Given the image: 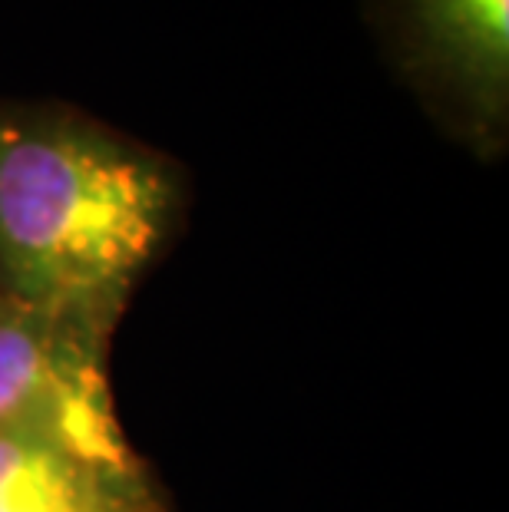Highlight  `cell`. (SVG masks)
Here are the masks:
<instances>
[{
	"mask_svg": "<svg viewBox=\"0 0 509 512\" xmlns=\"http://www.w3.org/2000/svg\"><path fill=\"white\" fill-rule=\"evenodd\" d=\"M176 209L156 152L77 110L0 103V294L116 328Z\"/></svg>",
	"mask_w": 509,
	"mask_h": 512,
	"instance_id": "1",
	"label": "cell"
},
{
	"mask_svg": "<svg viewBox=\"0 0 509 512\" xmlns=\"http://www.w3.org/2000/svg\"><path fill=\"white\" fill-rule=\"evenodd\" d=\"M113 324L0 294V433L37 430L106 460H139L116 423Z\"/></svg>",
	"mask_w": 509,
	"mask_h": 512,
	"instance_id": "2",
	"label": "cell"
},
{
	"mask_svg": "<svg viewBox=\"0 0 509 512\" xmlns=\"http://www.w3.org/2000/svg\"><path fill=\"white\" fill-rule=\"evenodd\" d=\"M404 70L483 143L509 100V0H367Z\"/></svg>",
	"mask_w": 509,
	"mask_h": 512,
	"instance_id": "3",
	"label": "cell"
},
{
	"mask_svg": "<svg viewBox=\"0 0 509 512\" xmlns=\"http://www.w3.org/2000/svg\"><path fill=\"white\" fill-rule=\"evenodd\" d=\"M0 512H162L139 460H106L37 430L0 433Z\"/></svg>",
	"mask_w": 509,
	"mask_h": 512,
	"instance_id": "4",
	"label": "cell"
}]
</instances>
